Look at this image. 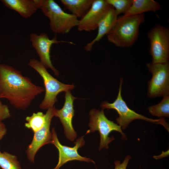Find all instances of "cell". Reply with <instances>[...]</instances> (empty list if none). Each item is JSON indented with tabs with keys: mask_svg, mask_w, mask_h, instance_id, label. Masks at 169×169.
I'll list each match as a JSON object with an SVG mask.
<instances>
[{
	"mask_svg": "<svg viewBox=\"0 0 169 169\" xmlns=\"http://www.w3.org/2000/svg\"><path fill=\"white\" fill-rule=\"evenodd\" d=\"M44 88L12 66L0 64V98L7 99L15 108L24 110Z\"/></svg>",
	"mask_w": 169,
	"mask_h": 169,
	"instance_id": "obj_1",
	"label": "cell"
},
{
	"mask_svg": "<svg viewBox=\"0 0 169 169\" xmlns=\"http://www.w3.org/2000/svg\"><path fill=\"white\" fill-rule=\"evenodd\" d=\"M144 21V13L118 18L106 34L108 41L118 47L131 46L137 40L140 26Z\"/></svg>",
	"mask_w": 169,
	"mask_h": 169,
	"instance_id": "obj_2",
	"label": "cell"
},
{
	"mask_svg": "<svg viewBox=\"0 0 169 169\" xmlns=\"http://www.w3.org/2000/svg\"><path fill=\"white\" fill-rule=\"evenodd\" d=\"M38 9L49 19L50 30L56 34L68 33L77 26L78 18L65 12L53 0H37Z\"/></svg>",
	"mask_w": 169,
	"mask_h": 169,
	"instance_id": "obj_3",
	"label": "cell"
},
{
	"mask_svg": "<svg viewBox=\"0 0 169 169\" xmlns=\"http://www.w3.org/2000/svg\"><path fill=\"white\" fill-rule=\"evenodd\" d=\"M28 64L38 73L43 80L45 93L39 106L42 109L47 110L53 107L59 93L70 90L74 87V85L63 84L55 78L40 61L35 59H30Z\"/></svg>",
	"mask_w": 169,
	"mask_h": 169,
	"instance_id": "obj_4",
	"label": "cell"
},
{
	"mask_svg": "<svg viewBox=\"0 0 169 169\" xmlns=\"http://www.w3.org/2000/svg\"><path fill=\"white\" fill-rule=\"evenodd\" d=\"M122 82L123 79L121 78L118 93L115 100L112 103L106 101L102 102L101 105L102 109H113L117 111L119 116L116 118V121L121 126L122 130L125 129L132 121L136 119H141L153 123L161 124L169 132V124L164 118L161 117L156 119L147 118L137 113L128 107L121 95Z\"/></svg>",
	"mask_w": 169,
	"mask_h": 169,
	"instance_id": "obj_5",
	"label": "cell"
},
{
	"mask_svg": "<svg viewBox=\"0 0 169 169\" xmlns=\"http://www.w3.org/2000/svg\"><path fill=\"white\" fill-rule=\"evenodd\" d=\"M90 116L89 126L90 129L87 131L86 134L98 131L100 134V144L99 150L103 148L107 149L108 144L115 140L113 136H109L112 131L119 132L123 140H127L126 136L124 134L120 126L107 119L105 116L104 110L93 109L89 112Z\"/></svg>",
	"mask_w": 169,
	"mask_h": 169,
	"instance_id": "obj_6",
	"label": "cell"
},
{
	"mask_svg": "<svg viewBox=\"0 0 169 169\" xmlns=\"http://www.w3.org/2000/svg\"><path fill=\"white\" fill-rule=\"evenodd\" d=\"M147 67L152 74L148 83L147 95L152 98L169 95V64L149 63Z\"/></svg>",
	"mask_w": 169,
	"mask_h": 169,
	"instance_id": "obj_7",
	"label": "cell"
},
{
	"mask_svg": "<svg viewBox=\"0 0 169 169\" xmlns=\"http://www.w3.org/2000/svg\"><path fill=\"white\" fill-rule=\"evenodd\" d=\"M150 42V52L152 63H164L169 59V30L164 26L157 25L147 33Z\"/></svg>",
	"mask_w": 169,
	"mask_h": 169,
	"instance_id": "obj_8",
	"label": "cell"
},
{
	"mask_svg": "<svg viewBox=\"0 0 169 169\" xmlns=\"http://www.w3.org/2000/svg\"><path fill=\"white\" fill-rule=\"evenodd\" d=\"M30 41L32 47L35 49L40 59V62L46 68H50L54 74L58 76L59 72L53 65L50 58V52L53 44L66 43L74 44L72 42L65 41H59L55 37L50 39L47 34L42 33L38 35L31 33L29 35Z\"/></svg>",
	"mask_w": 169,
	"mask_h": 169,
	"instance_id": "obj_9",
	"label": "cell"
},
{
	"mask_svg": "<svg viewBox=\"0 0 169 169\" xmlns=\"http://www.w3.org/2000/svg\"><path fill=\"white\" fill-rule=\"evenodd\" d=\"M112 7L106 0H94L89 10L79 20L78 30L90 32L96 29L99 23Z\"/></svg>",
	"mask_w": 169,
	"mask_h": 169,
	"instance_id": "obj_10",
	"label": "cell"
},
{
	"mask_svg": "<svg viewBox=\"0 0 169 169\" xmlns=\"http://www.w3.org/2000/svg\"><path fill=\"white\" fill-rule=\"evenodd\" d=\"M51 132L52 141L51 143L57 148L59 151L58 163L53 169H59L61 166L67 162L74 160L95 163L90 158L82 156L78 153V149L84 146L85 144L83 136L79 137L74 142L75 146L70 147L63 145L60 143L54 128L52 129Z\"/></svg>",
	"mask_w": 169,
	"mask_h": 169,
	"instance_id": "obj_11",
	"label": "cell"
},
{
	"mask_svg": "<svg viewBox=\"0 0 169 169\" xmlns=\"http://www.w3.org/2000/svg\"><path fill=\"white\" fill-rule=\"evenodd\" d=\"M56 109L53 107L47 109L45 114L46 120L44 125L40 130L34 133L32 141L27 148L28 159L32 163L34 162L35 155L39 149L43 146L51 143L52 134L50 128L52 119L54 116Z\"/></svg>",
	"mask_w": 169,
	"mask_h": 169,
	"instance_id": "obj_12",
	"label": "cell"
},
{
	"mask_svg": "<svg viewBox=\"0 0 169 169\" xmlns=\"http://www.w3.org/2000/svg\"><path fill=\"white\" fill-rule=\"evenodd\" d=\"M65 99L63 107L60 110L56 109L54 116L59 119L63 126L66 138L71 141H73L77 136L72 125V120L74 112L73 102L76 98L73 96L70 90H69L65 92Z\"/></svg>",
	"mask_w": 169,
	"mask_h": 169,
	"instance_id": "obj_13",
	"label": "cell"
},
{
	"mask_svg": "<svg viewBox=\"0 0 169 169\" xmlns=\"http://www.w3.org/2000/svg\"><path fill=\"white\" fill-rule=\"evenodd\" d=\"M1 2L6 7L25 18L31 17L38 9L37 0H1Z\"/></svg>",
	"mask_w": 169,
	"mask_h": 169,
	"instance_id": "obj_14",
	"label": "cell"
},
{
	"mask_svg": "<svg viewBox=\"0 0 169 169\" xmlns=\"http://www.w3.org/2000/svg\"><path fill=\"white\" fill-rule=\"evenodd\" d=\"M118 16L112 7L99 23L97 28L98 33L96 37L84 46V49L86 51H91L94 44L107 34L117 19Z\"/></svg>",
	"mask_w": 169,
	"mask_h": 169,
	"instance_id": "obj_15",
	"label": "cell"
},
{
	"mask_svg": "<svg viewBox=\"0 0 169 169\" xmlns=\"http://www.w3.org/2000/svg\"><path fill=\"white\" fill-rule=\"evenodd\" d=\"M94 0H61L64 9L77 18H81L90 8Z\"/></svg>",
	"mask_w": 169,
	"mask_h": 169,
	"instance_id": "obj_16",
	"label": "cell"
},
{
	"mask_svg": "<svg viewBox=\"0 0 169 169\" xmlns=\"http://www.w3.org/2000/svg\"><path fill=\"white\" fill-rule=\"evenodd\" d=\"M161 9V6L154 0H133L132 4L124 16L143 14L148 11L155 12Z\"/></svg>",
	"mask_w": 169,
	"mask_h": 169,
	"instance_id": "obj_17",
	"label": "cell"
},
{
	"mask_svg": "<svg viewBox=\"0 0 169 169\" xmlns=\"http://www.w3.org/2000/svg\"><path fill=\"white\" fill-rule=\"evenodd\" d=\"M46 120L45 114L42 112L33 113L30 116L26 117L25 126L34 133L41 129L44 125Z\"/></svg>",
	"mask_w": 169,
	"mask_h": 169,
	"instance_id": "obj_18",
	"label": "cell"
},
{
	"mask_svg": "<svg viewBox=\"0 0 169 169\" xmlns=\"http://www.w3.org/2000/svg\"><path fill=\"white\" fill-rule=\"evenodd\" d=\"M149 112L152 115L159 117H169V95L164 96L158 104L149 106Z\"/></svg>",
	"mask_w": 169,
	"mask_h": 169,
	"instance_id": "obj_19",
	"label": "cell"
},
{
	"mask_svg": "<svg viewBox=\"0 0 169 169\" xmlns=\"http://www.w3.org/2000/svg\"><path fill=\"white\" fill-rule=\"evenodd\" d=\"M0 167L2 169H22L16 156L0 151Z\"/></svg>",
	"mask_w": 169,
	"mask_h": 169,
	"instance_id": "obj_20",
	"label": "cell"
},
{
	"mask_svg": "<svg viewBox=\"0 0 169 169\" xmlns=\"http://www.w3.org/2000/svg\"><path fill=\"white\" fill-rule=\"evenodd\" d=\"M114 9L118 15L121 13L124 14L131 6L133 0H106Z\"/></svg>",
	"mask_w": 169,
	"mask_h": 169,
	"instance_id": "obj_21",
	"label": "cell"
},
{
	"mask_svg": "<svg viewBox=\"0 0 169 169\" xmlns=\"http://www.w3.org/2000/svg\"><path fill=\"white\" fill-rule=\"evenodd\" d=\"M10 116V111L8 106L3 104L0 100V122Z\"/></svg>",
	"mask_w": 169,
	"mask_h": 169,
	"instance_id": "obj_22",
	"label": "cell"
},
{
	"mask_svg": "<svg viewBox=\"0 0 169 169\" xmlns=\"http://www.w3.org/2000/svg\"><path fill=\"white\" fill-rule=\"evenodd\" d=\"M131 158V156L128 155L125 157L122 163H121L120 161L119 160L115 161L114 169H126L129 161Z\"/></svg>",
	"mask_w": 169,
	"mask_h": 169,
	"instance_id": "obj_23",
	"label": "cell"
},
{
	"mask_svg": "<svg viewBox=\"0 0 169 169\" xmlns=\"http://www.w3.org/2000/svg\"><path fill=\"white\" fill-rule=\"evenodd\" d=\"M5 125L2 122H0V141L2 139L7 133Z\"/></svg>",
	"mask_w": 169,
	"mask_h": 169,
	"instance_id": "obj_24",
	"label": "cell"
},
{
	"mask_svg": "<svg viewBox=\"0 0 169 169\" xmlns=\"http://www.w3.org/2000/svg\"><path fill=\"white\" fill-rule=\"evenodd\" d=\"M169 155V150L166 151H162L161 154L158 156H153V158L156 159H158L165 157H166Z\"/></svg>",
	"mask_w": 169,
	"mask_h": 169,
	"instance_id": "obj_25",
	"label": "cell"
}]
</instances>
